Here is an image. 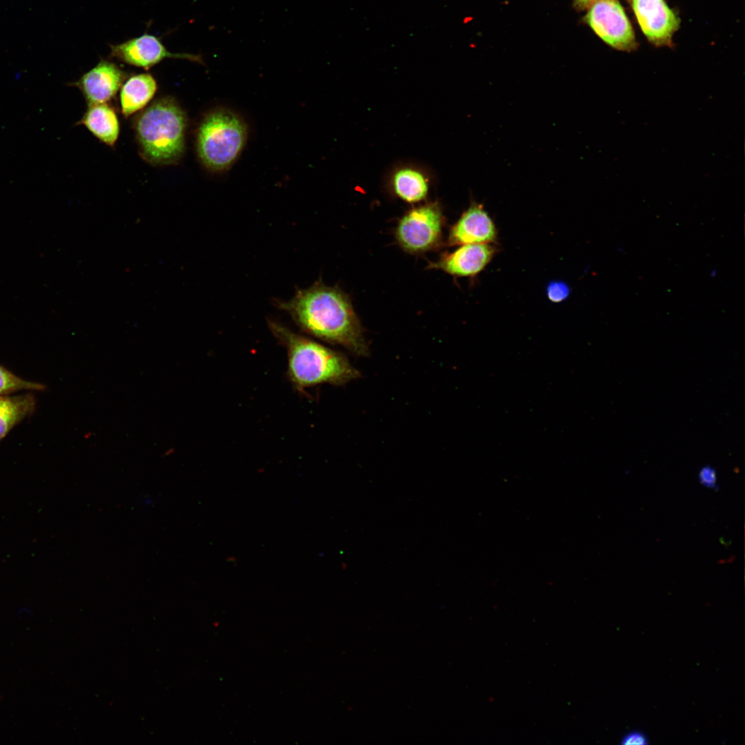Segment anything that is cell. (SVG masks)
<instances>
[{
	"mask_svg": "<svg viewBox=\"0 0 745 745\" xmlns=\"http://www.w3.org/2000/svg\"><path fill=\"white\" fill-rule=\"evenodd\" d=\"M495 225L480 203H473L463 212L451 228L448 243L450 245L490 244L496 240Z\"/></svg>",
	"mask_w": 745,
	"mask_h": 745,
	"instance_id": "cell-10",
	"label": "cell"
},
{
	"mask_svg": "<svg viewBox=\"0 0 745 745\" xmlns=\"http://www.w3.org/2000/svg\"><path fill=\"white\" fill-rule=\"evenodd\" d=\"M110 57L146 70L166 58L188 59L204 64L201 55L169 52L158 37L147 33L110 45Z\"/></svg>",
	"mask_w": 745,
	"mask_h": 745,
	"instance_id": "cell-7",
	"label": "cell"
},
{
	"mask_svg": "<svg viewBox=\"0 0 745 745\" xmlns=\"http://www.w3.org/2000/svg\"><path fill=\"white\" fill-rule=\"evenodd\" d=\"M391 186L398 198L410 203L424 200L429 190L428 180L424 173L408 166L398 168L393 172Z\"/></svg>",
	"mask_w": 745,
	"mask_h": 745,
	"instance_id": "cell-14",
	"label": "cell"
},
{
	"mask_svg": "<svg viewBox=\"0 0 745 745\" xmlns=\"http://www.w3.org/2000/svg\"><path fill=\"white\" fill-rule=\"evenodd\" d=\"M128 77V74L116 63L100 61L78 80L68 83L77 88L88 106L109 103L113 99Z\"/></svg>",
	"mask_w": 745,
	"mask_h": 745,
	"instance_id": "cell-9",
	"label": "cell"
},
{
	"mask_svg": "<svg viewBox=\"0 0 745 745\" xmlns=\"http://www.w3.org/2000/svg\"><path fill=\"white\" fill-rule=\"evenodd\" d=\"M620 744L622 745H648L649 738L643 731L633 730L625 733L621 737Z\"/></svg>",
	"mask_w": 745,
	"mask_h": 745,
	"instance_id": "cell-19",
	"label": "cell"
},
{
	"mask_svg": "<svg viewBox=\"0 0 745 745\" xmlns=\"http://www.w3.org/2000/svg\"><path fill=\"white\" fill-rule=\"evenodd\" d=\"M585 19L606 43L622 51H631L638 43L627 16L618 0H596Z\"/></svg>",
	"mask_w": 745,
	"mask_h": 745,
	"instance_id": "cell-6",
	"label": "cell"
},
{
	"mask_svg": "<svg viewBox=\"0 0 745 745\" xmlns=\"http://www.w3.org/2000/svg\"><path fill=\"white\" fill-rule=\"evenodd\" d=\"M36 400L31 393L0 395V441L17 424L32 414Z\"/></svg>",
	"mask_w": 745,
	"mask_h": 745,
	"instance_id": "cell-15",
	"label": "cell"
},
{
	"mask_svg": "<svg viewBox=\"0 0 745 745\" xmlns=\"http://www.w3.org/2000/svg\"><path fill=\"white\" fill-rule=\"evenodd\" d=\"M596 0H573L575 7L583 10L588 9Z\"/></svg>",
	"mask_w": 745,
	"mask_h": 745,
	"instance_id": "cell-20",
	"label": "cell"
},
{
	"mask_svg": "<svg viewBox=\"0 0 745 745\" xmlns=\"http://www.w3.org/2000/svg\"><path fill=\"white\" fill-rule=\"evenodd\" d=\"M274 304L306 334L342 346L359 356L368 354V346L351 302L339 288L317 281L308 288L297 289L290 299H275Z\"/></svg>",
	"mask_w": 745,
	"mask_h": 745,
	"instance_id": "cell-1",
	"label": "cell"
},
{
	"mask_svg": "<svg viewBox=\"0 0 745 745\" xmlns=\"http://www.w3.org/2000/svg\"><path fill=\"white\" fill-rule=\"evenodd\" d=\"M495 253V249L490 244H464L437 262L430 264L429 268L457 277L475 276L486 268Z\"/></svg>",
	"mask_w": 745,
	"mask_h": 745,
	"instance_id": "cell-11",
	"label": "cell"
},
{
	"mask_svg": "<svg viewBox=\"0 0 745 745\" xmlns=\"http://www.w3.org/2000/svg\"><path fill=\"white\" fill-rule=\"evenodd\" d=\"M75 125L85 126L97 139L112 148L120 132L118 116L108 103L88 106V109Z\"/></svg>",
	"mask_w": 745,
	"mask_h": 745,
	"instance_id": "cell-12",
	"label": "cell"
},
{
	"mask_svg": "<svg viewBox=\"0 0 745 745\" xmlns=\"http://www.w3.org/2000/svg\"><path fill=\"white\" fill-rule=\"evenodd\" d=\"M248 126L235 112L217 108L201 119L196 132V150L202 165L212 172L229 170L244 150Z\"/></svg>",
	"mask_w": 745,
	"mask_h": 745,
	"instance_id": "cell-4",
	"label": "cell"
},
{
	"mask_svg": "<svg viewBox=\"0 0 745 745\" xmlns=\"http://www.w3.org/2000/svg\"><path fill=\"white\" fill-rule=\"evenodd\" d=\"M444 217L436 203L422 205L408 211L399 220L396 237L399 245L411 253L423 252L439 241Z\"/></svg>",
	"mask_w": 745,
	"mask_h": 745,
	"instance_id": "cell-5",
	"label": "cell"
},
{
	"mask_svg": "<svg viewBox=\"0 0 745 745\" xmlns=\"http://www.w3.org/2000/svg\"><path fill=\"white\" fill-rule=\"evenodd\" d=\"M187 117L171 97L159 98L133 120L142 158L154 166L177 163L185 151Z\"/></svg>",
	"mask_w": 745,
	"mask_h": 745,
	"instance_id": "cell-3",
	"label": "cell"
},
{
	"mask_svg": "<svg viewBox=\"0 0 745 745\" xmlns=\"http://www.w3.org/2000/svg\"><path fill=\"white\" fill-rule=\"evenodd\" d=\"M45 386L25 380L0 365V395L21 390H43Z\"/></svg>",
	"mask_w": 745,
	"mask_h": 745,
	"instance_id": "cell-16",
	"label": "cell"
},
{
	"mask_svg": "<svg viewBox=\"0 0 745 745\" xmlns=\"http://www.w3.org/2000/svg\"><path fill=\"white\" fill-rule=\"evenodd\" d=\"M268 325L273 336L286 349L287 375L299 392L322 384L342 385L359 376L340 352L291 330L277 321L269 319Z\"/></svg>",
	"mask_w": 745,
	"mask_h": 745,
	"instance_id": "cell-2",
	"label": "cell"
},
{
	"mask_svg": "<svg viewBox=\"0 0 745 745\" xmlns=\"http://www.w3.org/2000/svg\"><path fill=\"white\" fill-rule=\"evenodd\" d=\"M641 29L656 46H671L679 19L664 0H629Z\"/></svg>",
	"mask_w": 745,
	"mask_h": 745,
	"instance_id": "cell-8",
	"label": "cell"
},
{
	"mask_svg": "<svg viewBox=\"0 0 745 745\" xmlns=\"http://www.w3.org/2000/svg\"><path fill=\"white\" fill-rule=\"evenodd\" d=\"M700 484L708 488L717 490V473L714 468L711 466H704L700 468L698 473Z\"/></svg>",
	"mask_w": 745,
	"mask_h": 745,
	"instance_id": "cell-18",
	"label": "cell"
},
{
	"mask_svg": "<svg viewBox=\"0 0 745 745\" xmlns=\"http://www.w3.org/2000/svg\"><path fill=\"white\" fill-rule=\"evenodd\" d=\"M157 90L155 79L149 73L128 77L121 87L119 101L125 118L145 108Z\"/></svg>",
	"mask_w": 745,
	"mask_h": 745,
	"instance_id": "cell-13",
	"label": "cell"
},
{
	"mask_svg": "<svg viewBox=\"0 0 745 745\" xmlns=\"http://www.w3.org/2000/svg\"><path fill=\"white\" fill-rule=\"evenodd\" d=\"M546 292L550 301L561 303L569 297L570 289L563 281H552L547 285Z\"/></svg>",
	"mask_w": 745,
	"mask_h": 745,
	"instance_id": "cell-17",
	"label": "cell"
}]
</instances>
